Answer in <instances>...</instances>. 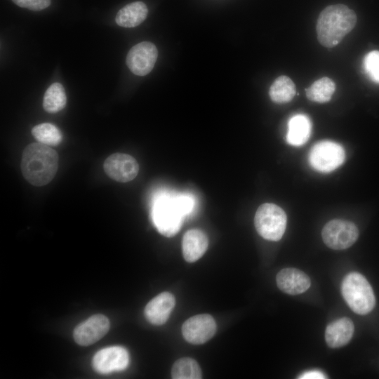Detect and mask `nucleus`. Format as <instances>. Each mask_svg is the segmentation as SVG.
Wrapping results in <instances>:
<instances>
[{
    "mask_svg": "<svg viewBox=\"0 0 379 379\" xmlns=\"http://www.w3.org/2000/svg\"><path fill=\"white\" fill-rule=\"evenodd\" d=\"M103 168L110 178L120 182L133 180L139 171V165L135 159L123 153H114L109 156L104 162Z\"/></svg>",
    "mask_w": 379,
    "mask_h": 379,
    "instance_id": "obj_12",
    "label": "nucleus"
},
{
    "mask_svg": "<svg viewBox=\"0 0 379 379\" xmlns=\"http://www.w3.org/2000/svg\"><path fill=\"white\" fill-rule=\"evenodd\" d=\"M298 378L300 379H324L327 378L326 375L320 371L312 370L303 373Z\"/></svg>",
    "mask_w": 379,
    "mask_h": 379,
    "instance_id": "obj_26",
    "label": "nucleus"
},
{
    "mask_svg": "<svg viewBox=\"0 0 379 379\" xmlns=\"http://www.w3.org/2000/svg\"><path fill=\"white\" fill-rule=\"evenodd\" d=\"M335 90L334 81L328 77H322L305 89L307 98L319 103L328 102Z\"/></svg>",
    "mask_w": 379,
    "mask_h": 379,
    "instance_id": "obj_21",
    "label": "nucleus"
},
{
    "mask_svg": "<svg viewBox=\"0 0 379 379\" xmlns=\"http://www.w3.org/2000/svg\"><path fill=\"white\" fill-rule=\"evenodd\" d=\"M208 245L206 234L198 229H192L185 232L182 241V251L185 260L194 262L199 260L206 251Z\"/></svg>",
    "mask_w": 379,
    "mask_h": 379,
    "instance_id": "obj_15",
    "label": "nucleus"
},
{
    "mask_svg": "<svg viewBox=\"0 0 379 379\" xmlns=\"http://www.w3.org/2000/svg\"><path fill=\"white\" fill-rule=\"evenodd\" d=\"M58 153L48 145L34 142L24 149L20 162L23 177L32 185L44 186L55 177L58 168Z\"/></svg>",
    "mask_w": 379,
    "mask_h": 379,
    "instance_id": "obj_2",
    "label": "nucleus"
},
{
    "mask_svg": "<svg viewBox=\"0 0 379 379\" xmlns=\"http://www.w3.org/2000/svg\"><path fill=\"white\" fill-rule=\"evenodd\" d=\"M128 362V353L121 346L103 348L95 353L92 360L93 368L101 374L123 371L127 368Z\"/></svg>",
    "mask_w": 379,
    "mask_h": 379,
    "instance_id": "obj_10",
    "label": "nucleus"
},
{
    "mask_svg": "<svg viewBox=\"0 0 379 379\" xmlns=\"http://www.w3.org/2000/svg\"><path fill=\"white\" fill-rule=\"evenodd\" d=\"M175 304L174 295L163 292L153 298L145 306L144 314L147 320L154 325L166 322Z\"/></svg>",
    "mask_w": 379,
    "mask_h": 379,
    "instance_id": "obj_13",
    "label": "nucleus"
},
{
    "mask_svg": "<svg viewBox=\"0 0 379 379\" xmlns=\"http://www.w3.org/2000/svg\"><path fill=\"white\" fill-rule=\"evenodd\" d=\"M354 324L347 317H343L329 324L325 331V340L331 348L347 344L354 333Z\"/></svg>",
    "mask_w": 379,
    "mask_h": 379,
    "instance_id": "obj_16",
    "label": "nucleus"
},
{
    "mask_svg": "<svg viewBox=\"0 0 379 379\" xmlns=\"http://www.w3.org/2000/svg\"><path fill=\"white\" fill-rule=\"evenodd\" d=\"M363 66L368 77L379 84V51H373L367 53L364 58Z\"/></svg>",
    "mask_w": 379,
    "mask_h": 379,
    "instance_id": "obj_24",
    "label": "nucleus"
},
{
    "mask_svg": "<svg viewBox=\"0 0 379 379\" xmlns=\"http://www.w3.org/2000/svg\"><path fill=\"white\" fill-rule=\"evenodd\" d=\"M342 295L350 309L358 314H366L375 305V298L371 286L361 274H347L341 284Z\"/></svg>",
    "mask_w": 379,
    "mask_h": 379,
    "instance_id": "obj_4",
    "label": "nucleus"
},
{
    "mask_svg": "<svg viewBox=\"0 0 379 379\" xmlns=\"http://www.w3.org/2000/svg\"><path fill=\"white\" fill-rule=\"evenodd\" d=\"M296 93L293 81L287 76L277 77L269 90L271 100L276 103H286L290 102Z\"/></svg>",
    "mask_w": 379,
    "mask_h": 379,
    "instance_id": "obj_19",
    "label": "nucleus"
},
{
    "mask_svg": "<svg viewBox=\"0 0 379 379\" xmlns=\"http://www.w3.org/2000/svg\"><path fill=\"white\" fill-rule=\"evenodd\" d=\"M171 375L173 379H200L201 371L194 359L184 357L173 364Z\"/></svg>",
    "mask_w": 379,
    "mask_h": 379,
    "instance_id": "obj_22",
    "label": "nucleus"
},
{
    "mask_svg": "<svg viewBox=\"0 0 379 379\" xmlns=\"http://www.w3.org/2000/svg\"><path fill=\"white\" fill-rule=\"evenodd\" d=\"M34 138L40 143L56 146L62 140V134L60 129L50 123H42L32 129Z\"/></svg>",
    "mask_w": 379,
    "mask_h": 379,
    "instance_id": "obj_23",
    "label": "nucleus"
},
{
    "mask_svg": "<svg viewBox=\"0 0 379 379\" xmlns=\"http://www.w3.org/2000/svg\"><path fill=\"white\" fill-rule=\"evenodd\" d=\"M286 215L284 211L276 204L265 203L256 211L254 224L258 234L270 241L281 239L286 227Z\"/></svg>",
    "mask_w": 379,
    "mask_h": 379,
    "instance_id": "obj_5",
    "label": "nucleus"
},
{
    "mask_svg": "<svg viewBox=\"0 0 379 379\" xmlns=\"http://www.w3.org/2000/svg\"><path fill=\"white\" fill-rule=\"evenodd\" d=\"M109 325L107 317L101 314H94L74 328V339L81 346L91 345L107 334Z\"/></svg>",
    "mask_w": 379,
    "mask_h": 379,
    "instance_id": "obj_11",
    "label": "nucleus"
},
{
    "mask_svg": "<svg viewBox=\"0 0 379 379\" xmlns=\"http://www.w3.org/2000/svg\"><path fill=\"white\" fill-rule=\"evenodd\" d=\"M148 9L145 3L135 1L121 8L116 15V22L124 27H134L147 18Z\"/></svg>",
    "mask_w": 379,
    "mask_h": 379,
    "instance_id": "obj_18",
    "label": "nucleus"
},
{
    "mask_svg": "<svg viewBox=\"0 0 379 379\" xmlns=\"http://www.w3.org/2000/svg\"><path fill=\"white\" fill-rule=\"evenodd\" d=\"M344 148L338 143L323 140L314 144L308 154L311 166L320 172H331L339 167L345 161Z\"/></svg>",
    "mask_w": 379,
    "mask_h": 379,
    "instance_id": "obj_6",
    "label": "nucleus"
},
{
    "mask_svg": "<svg viewBox=\"0 0 379 379\" xmlns=\"http://www.w3.org/2000/svg\"><path fill=\"white\" fill-rule=\"evenodd\" d=\"M158 57L154 44L142 41L133 46L126 56V65L135 75L145 76L153 69Z\"/></svg>",
    "mask_w": 379,
    "mask_h": 379,
    "instance_id": "obj_8",
    "label": "nucleus"
},
{
    "mask_svg": "<svg viewBox=\"0 0 379 379\" xmlns=\"http://www.w3.org/2000/svg\"><path fill=\"white\" fill-rule=\"evenodd\" d=\"M216 323L208 314L193 316L186 320L182 326L184 338L194 345L203 344L209 340L216 332Z\"/></svg>",
    "mask_w": 379,
    "mask_h": 379,
    "instance_id": "obj_9",
    "label": "nucleus"
},
{
    "mask_svg": "<svg viewBox=\"0 0 379 379\" xmlns=\"http://www.w3.org/2000/svg\"><path fill=\"white\" fill-rule=\"evenodd\" d=\"M194 199L189 194L161 192L153 202L152 217L157 230L171 237L180 230L184 218L194 209Z\"/></svg>",
    "mask_w": 379,
    "mask_h": 379,
    "instance_id": "obj_1",
    "label": "nucleus"
},
{
    "mask_svg": "<svg viewBox=\"0 0 379 379\" xmlns=\"http://www.w3.org/2000/svg\"><path fill=\"white\" fill-rule=\"evenodd\" d=\"M325 244L334 250H343L350 247L357 239L359 231L352 222L334 219L327 222L321 232Z\"/></svg>",
    "mask_w": 379,
    "mask_h": 379,
    "instance_id": "obj_7",
    "label": "nucleus"
},
{
    "mask_svg": "<svg viewBox=\"0 0 379 379\" xmlns=\"http://www.w3.org/2000/svg\"><path fill=\"white\" fill-rule=\"evenodd\" d=\"M278 288L290 295H298L306 291L310 286V277L302 271L295 268H285L276 277Z\"/></svg>",
    "mask_w": 379,
    "mask_h": 379,
    "instance_id": "obj_14",
    "label": "nucleus"
},
{
    "mask_svg": "<svg viewBox=\"0 0 379 379\" xmlns=\"http://www.w3.org/2000/svg\"><path fill=\"white\" fill-rule=\"evenodd\" d=\"M311 131L310 118L305 114H295L288 122L286 141L291 145L301 146L309 140Z\"/></svg>",
    "mask_w": 379,
    "mask_h": 379,
    "instance_id": "obj_17",
    "label": "nucleus"
},
{
    "mask_svg": "<svg viewBox=\"0 0 379 379\" xmlns=\"http://www.w3.org/2000/svg\"><path fill=\"white\" fill-rule=\"evenodd\" d=\"M16 5L34 11L45 9L51 4V0H12Z\"/></svg>",
    "mask_w": 379,
    "mask_h": 379,
    "instance_id": "obj_25",
    "label": "nucleus"
},
{
    "mask_svg": "<svg viewBox=\"0 0 379 379\" xmlns=\"http://www.w3.org/2000/svg\"><path fill=\"white\" fill-rule=\"evenodd\" d=\"M67 98L62 85L58 82L52 84L46 91L43 107L48 113H56L61 111L66 105Z\"/></svg>",
    "mask_w": 379,
    "mask_h": 379,
    "instance_id": "obj_20",
    "label": "nucleus"
},
{
    "mask_svg": "<svg viewBox=\"0 0 379 379\" xmlns=\"http://www.w3.org/2000/svg\"><path fill=\"white\" fill-rule=\"evenodd\" d=\"M357 23L355 12L343 4L326 7L319 14L316 30L321 45L331 48L338 44Z\"/></svg>",
    "mask_w": 379,
    "mask_h": 379,
    "instance_id": "obj_3",
    "label": "nucleus"
}]
</instances>
